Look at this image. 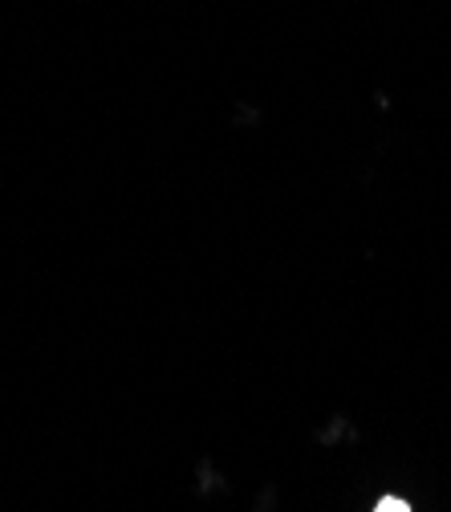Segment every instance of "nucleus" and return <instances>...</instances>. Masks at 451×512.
Here are the masks:
<instances>
[{"instance_id":"f257e3e1","label":"nucleus","mask_w":451,"mask_h":512,"mask_svg":"<svg viewBox=\"0 0 451 512\" xmlns=\"http://www.w3.org/2000/svg\"><path fill=\"white\" fill-rule=\"evenodd\" d=\"M374 512H411V508H407L403 500H382V504H378Z\"/></svg>"}]
</instances>
